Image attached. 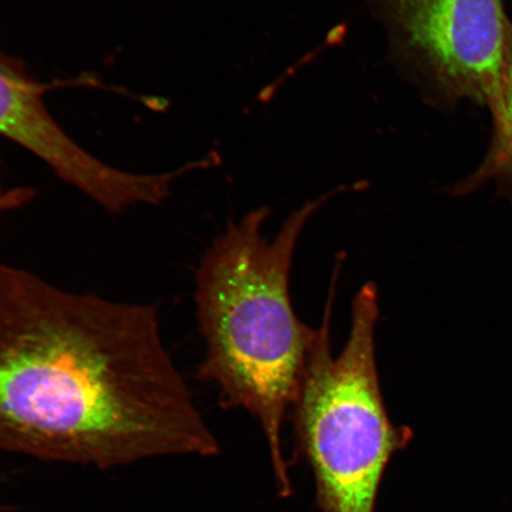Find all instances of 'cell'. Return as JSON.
Listing matches in <instances>:
<instances>
[{
	"label": "cell",
	"mask_w": 512,
	"mask_h": 512,
	"mask_svg": "<svg viewBox=\"0 0 512 512\" xmlns=\"http://www.w3.org/2000/svg\"><path fill=\"white\" fill-rule=\"evenodd\" d=\"M219 448L156 306L0 264V452L108 470Z\"/></svg>",
	"instance_id": "cell-1"
},
{
	"label": "cell",
	"mask_w": 512,
	"mask_h": 512,
	"mask_svg": "<svg viewBox=\"0 0 512 512\" xmlns=\"http://www.w3.org/2000/svg\"><path fill=\"white\" fill-rule=\"evenodd\" d=\"M366 185H343L306 202L272 241L261 233L270 208L249 211L238 224L230 220L196 273V313L206 343L198 377L219 389L223 408H243L260 422L283 497L291 494V482L281 428L296 402L318 332L292 306L294 252L306 223L323 204Z\"/></svg>",
	"instance_id": "cell-2"
},
{
	"label": "cell",
	"mask_w": 512,
	"mask_h": 512,
	"mask_svg": "<svg viewBox=\"0 0 512 512\" xmlns=\"http://www.w3.org/2000/svg\"><path fill=\"white\" fill-rule=\"evenodd\" d=\"M341 264H335L322 325L307 358L292 407L297 451L311 467L320 512H375L390 460L409 432L395 426L384 405L375 352L380 316L373 283L357 292L350 334L331 354V317Z\"/></svg>",
	"instance_id": "cell-3"
},
{
	"label": "cell",
	"mask_w": 512,
	"mask_h": 512,
	"mask_svg": "<svg viewBox=\"0 0 512 512\" xmlns=\"http://www.w3.org/2000/svg\"><path fill=\"white\" fill-rule=\"evenodd\" d=\"M399 72L428 101L490 107L512 46L504 0H366Z\"/></svg>",
	"instance_id": "cell-4"
},
{
	"label": "cell",
	"mask_w": 512,
	"mask_h": 512,
	"mask_svg": "<svg viewBox=\"0 0 512 512\" xmlns=\"http://www.w3.org/2000/svg\"><path fill=\"white\" fill-rule=\"evenodd\" d=\"M50 88L32 80L19 62L0 54V136L34 153L64 182L111 213L142 204L157 206L171 195V174H131L83 150L47 110L43 95Z\"/></svg>",
	"instance_id": "cell-5"
},
{
	"label": "cell",
	"mask_w": 512,
	"mask_h": 512,
	"mask_svg": "<svg viewBox=\"0 0 512 512\" xmlns=\"http://www.w3.org/2000/svg\"><path fill=\"white\" fill-rule=\"evenodd\" d=\"M489 110L494 126L489 151L475 174L467 178L457 191L475 189L490 179L512 189V46Z\"/></svg>",
	"instance_id": "cell-6"
},
{
	"label": "cell",
	"mask_w": 512,
	"mask_h": 512,
	"mask_svg": "<svg viewBox=\"0 0 512 512\" xmlns=\"http://www.w3.org/2000/svg\"><path fill=\"white\" fill-rule=\"evenodd\" d=\"M36 190L27 187L5 189L0 185V215L27 206L36 197Z\"/></svg>",
	"instance_id": "cell-7"
}]
</instances>
